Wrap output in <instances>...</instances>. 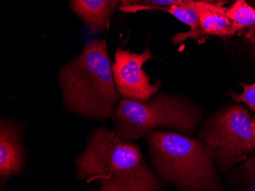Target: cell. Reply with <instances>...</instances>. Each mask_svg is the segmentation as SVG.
I'll use <instances>...</instances> for the list:
<instances>
[{"label":"cell","mask_w":255,"mask_h":191,"mask_svg":"<svg viewBox=\"0 0 255 191\" xmlns=\"http://www.w3.org/2000/svg\"><path fill=\"white\" fill-rule=\"evenodd\" d=\"M77 177L98 182L102 191H157L163 183L150 170L138 146L103 126L89 136L76 159Z\"/></svg>","instance_id":"6da1fadb"},{"label":"cell","mask_w":255,"mask_h":191,"mask_svg":"<svg viewBox=\"0 0 255 191\" xmlns=\"http://www.w3.org/2000/svg\"><path fill=\"white\" fill-rule=\"evenodd\" d=\"M58 76L63 101L71 112L100 121L114 116L120 94L105 39L87 43L81 54L63 67Z\"/></svg>","instance_id":"7a4b0ae2"},{"label":"cell","mask_w":255,"mask_h":191,"mask_svg":"<svg viewBox=\"0 0 255 191\" xmlns=\"http://www.w3.org/2000/svg\"><path fill=\"white\" fill-rule=\"evenodd\" d=\"M144 138L154 170L164 183L180 191H221L214 155L203 141L162 130L150 131Z\"/></svg>","instance_id":"3957f363"},{"label":"cell","mask_w":255,"mask_h":191,"mask_svg":"<svg viewBox=\"0 0 255 191\" xmlns=\"http://www.w3.org/2000/svg\"><path fill=\"white\" fill-rule=\"evenodd\" d=\"M113 118V131L123 139L135 141L159 127L193 132L201 114L188 100L161 93L145 102L123 98Z\"/></svg>","instance_id":"277c9868"},{"label":"cell","mask_w":255,"mask_h":191,"mask_svg":"<svg viewBox=\"0 0 255 191\" xmlns=\"http://www.w3.org/2000/svg\"><path fill=\"white\" fill-rule=\"evenodd\" d=\"M200 138L210 148L223 171L245 160L255 149L250 114L238 104L219 111L206 121Z\"/></svg>","instance_id":"5b68a950"},{"label":"cell","mask_w":255,"mask_h":191,"mask_svg":"<svg viewBox=\"0 0 255 191\" xmlns=\"http://www.w3.org/2000/svg\"><path fill=\"white\" fill-rule=\"evenodd\" d=\"M151 59L152 54L147 48L140 54L122 48L117 50L112 70L120 96L145 102L157 93L160 82L150 85V78L142 69L143 65Z\"/></svg>","instance_id":"8992f818"},{"label":"cell","mask_w":255,"mask_h":191,"mask_svg":"<svg viewBox=\"0 0 255 191\" xmlns=\"http://www.w3.org/2000/svg\"><path fill=\"white\" fill-rule=\"evenodd\" d=\"M24 149L16 125L2 120L0 123V180L3 185L11 177L21 173Z\"/></svg>","instance_id":"52a82bcc"},{"label":"cell","mask_w":255,"mask_h":191,"mask_svg":"<svg viewBox=\"0 0 255 191\" xmlns=\"http://www.w3.org/2000/svg\"><path fill=\"white\" fill-rule=\"evenodd\" d=\"M199 7V38L208 35L226 37L236 34L233 23L226 15L224 2L218 0L216 2L210 1H197Z\"/></svg>","instance_id":"ba28073f"},{"label":"cell","mask_w":255,"mask_h":191,"mask_svg":"<svg viewBox=\"0 0 255 191\" xmlns=\"http://www.w3.org/2000/svg\"><path fill=\"white\" fill-rule=\"evenodd\" d=\"M74 12L91 31H105L110 18L121 0H71Z\"/></svg>","instance_id":"9c48e42d"},{"label":"cell","mask_w":255,"mask_h":191,"mask_svg":"<svg viewBox=\"0 0 255 191\" xmlns=\"http://www.w3.org/2000/svg\"><path fill=\"white\" fill-rule=\"evenodd\" d=\"M162 11L168 12L174 18L188 25L190 28V31L188 32L180 33L173 37L172 41L174 44H178L189 38L200 39L199 38V26H200L199 7L198 2L196 0H192L190 2L181 4V5H173L170 8H164Z\"/></svg>","instance_id":"30bf717a"},{"label":"cell","mask_w":255,"mask_h":191,"mask_svg":"<svg viewBox=\"0 0 255 191\" xmlns=\"http://www.w3.org/2000/svg\"><path fill=\"white\" fill-rule=\"evenodd\" d=\"M226 15L232 21L236 32L255 26V8L249 5L246 0H236L226 8Z\"/></svg>","instance_id":"8fae6325"},{"label":"cell","mask_w":255,"mask_h":191,"mask_svg":"<svg viewBox=\"0 0 255 191\" xmlns=\"http://www.w3.org/2000/svg\"><path fill=\"white\" fill-rule=\"evenodd\" d=\"M190 1L192 0H121L120 9L127 13H135L144 10H163Z\"/></svg>","instance_id":"7c38bea8"},{"label":"cell","mask_w":255,"mask_h":191,"mask_svg":"<svg viewBox=\"0 0 255 191\" xmlns=\"http://www.w3.org/2000/svg\"><path fill=\"white\" fill-rule=\"evenodd\" d=\"M243 88V92L241 94H236L232 92L230 96L236 104L243 103L247 105L251 111L255 112V82L251 85L240 83Z\"/></svg>","instance_id":"4fadbf2b"},{"label":"cell","mask_w":255,"mask_h":191,"mask_svg":"<svg viewBox=\"0 0 255 191\" xmlns=\"http://www.w3.org/2000/svg\"><path fill=\"white\" fill-rule=\"evenodd\" d=\"M243 170L248 177H255V155L246 161Z\"/></svg>","instance_id":"5bb4252c"},{"label":"cell","mask_w":255,"mask_h":191,"mask_svg":"<svg viewBox=\"0 0 255 191\" xmlns=\"http://www.w3.org/2000/svg\"><path fill=\"white\" fill-rule=\"evenodd\" d=\"M247 38L252 41L255 48V26L251 28L250 31L248 33Z\"/></svg>","instance_id":"9a60e30c"},{"label":"cell","mask_w":255,"mask_h":191,"mask_svg":"<svg viewBox=\"0 0 255 191\" xmlns=\"http://www.w3.org/2000/svg\"><path fill=\"white\" fill-rule=\"evenodd\" d=\"M249 180L247 189L249 191H255V177H249Z\"/></svg>","instance_id":"2e32d148"},{"label":"cell","mask_w":255,"mask_h":191,"mask_svg":"<svg viewBox=\"0 0 255 191\" xmlns=\"http://www.w3.org/2000/svg\"><path fill=\"white\" fill-rule=\"evenodd\" d=\"M251 128H252V136H253L255 145V116L251 120Z\"/></svg>","instance_id":"e0dca14e"}]
</instances>
